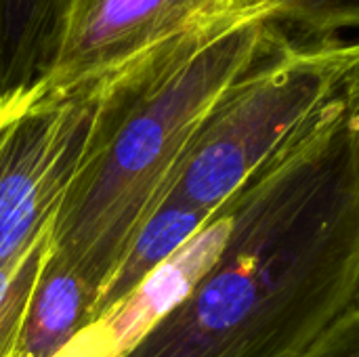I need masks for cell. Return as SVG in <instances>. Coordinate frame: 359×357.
Returning <instances> with one entry per match:
<instances>
[{"instance_id": "4fadbf2b", "label": "cell", "mask_w": 359, "mask_h": 357, "mask_svg": "<svg viewBox=\"0 0 359 357\" xmlns=\"http://www.w3.org/2000/svg\"><path fill=\"white\" fill-rule=\"evenodd\" d=\"M351 305H355V307H359V286H358V295H355V299H353V303Z\"/></svg>"}, {"instance_id": "8fae6325", "label": "cell", "mask_w": 359, "mask_h": 357, "mask_svg": "<svg viewBox=\"0 0 359 357\" xmlns=\"http://www.w3.org/2000/svg\"><path fill=\"white\" fill-rule=\"evenodd\" d=\"M301 357H359V307L349 305Z\"/></svg>"}, {"instance_id": "277c9868", "label": "cell", "mask_w": 359, "mask_h": 357, "mask_svg": "<svg viewBox=\"0 0 359 357\" xmlns=\"http://www.w3.org/2000/svg\"><path fill=\"white\" fill-rule=\"evenodd\" d=\"M109 74L42 76L0 97V261L23 252L53 225L95 156Z\"/></svg>"}, {"instance_id": "30bf717a", "label": "cell", "mask_w": 359, "mask_h": 357, "mask_svg": "<svg viewBox=\"0 0 359 357\" xmlns=\"http://www.w3.org/2000/svg\"><path fill=\"white\" fill-rule=\"evenodd\" d=\"M273 21L292 25L297 36H339L359 29V0H278Z\"/></svg>"}, {"instance_id": "8992f818", "label": "cell", "mask_w": 359, "mask_h": 357, "mask_svg": "<svg viewBox=\"0 0 359 357\" xmlns=\"http://www.w3.org/2000/svg\"><path fill=\"white\" fill-rule=\"evenodd\" d=\"M212 217L215 215L181 202H166L143 227L116 274L97 290L90 324L116 316L166 261L210 223Z\"/></svg>"}, {"instance_id": "52a82bcc", "label": "cell", "mask_w": 359, "mask_h": 357, "mask_svg": "<svg viewBox=\"0 0 359 357\" xmlns=\"http://www.w3.org/2000/svg\"><path fill=\"white\" fill-rule=\"evenodd\" d=\"M97 290L63 265L48 261L13 357H55L90 326Z\"/></svg>"}, {"instance_id": "5b68a950", "label": "cell", "mask_w": 359, "mask_h": 357, "mask_svg": "<svg viewBox=\"0 0 359 357\" xmlns=\"http://www.w3.org/2000/svg\"><path fill=\"white\" fill-rule=\"evenodd\" d=\"M278 0H67L46 78L109 74L181 38L271 19Z\"/></svg>"}, {"instance_id": "ba28073f", "label": "cell", "mask_w": 359, "mask_h": 357, "mask_svg": "<svg viewBox=\"0 0 359 357\" xmlns=\"http://www.w3.org/2000/svg\"><path fill=\"white\" fill-rule=\"evenodd\" d=\"M65 2L0 0V97L46 74Z\"/></svg>"}, {"instance_id": "3957f363", "label": "cell", "mask_w": 359, "mask_h": 357, "mask_svg": "<svg viewBox=\"0 0 359 357\" xmlns=\"http://www.w3.org/2000/svg\"><path fill=\"white\" fill-rule=\"evenodd\" d=\"M359 72V40L286 29L219 99L166 202L217 215Z\"/></svg>"}, {"instance_id": "6da1fadb", "label": "cell", "mask_w": 359, "mask_h": 357, "mask_svg": "<svg viewBox=\"0 0 359 357\" xmlns=\"http://www.w3.org/2000/svg\"><path fill=\"white\" fill-rule=\"evenodd\" d=\"M359 286V72L229 200L204 276L122 357H301Z\"/></svg>"}, {"instance_id": "7a4b0ae2", "label": "cell", "mask_w": 359, "mask_h": 357, "mask_svg": "<svg viewBox=\"0 0 359 357\" xmlns=\"http://www.w3.org/2000/svg\"><path fill=\"white\" fill-rule=\"evenodd\" d=\"M282 32L257 19L162 44L114 69L101 143L53 221L50 261L99 290L166 204L212 107Z\"/></svg>"}, {"instance_id": "9c48e42d", "label": "cell", "mask_w": 359, "mask_h": 357, "mask_svg": "<svg viewBox=\"0 0 359 357\" xmlns=\"http://www.w3.org/2000/svg\"><path fill=\"white\" fill-rule=\"evenodd\" d=\"M53 257V225L23 252L0 261V357L17 351L25 318Z\"/></svg>"}, {"instance_id": "7c38bea8", "label": "cell", "mask_w": 359, "mask_h": 357, "mask_svg": "<svg viewBox=\"0 0 359 357\" xmlns=\"http://www.w3.org/2000/svg\"><path fill=\"white\" fill-rule=\"evenodd\" d=\"M55 357H90V353H88L84 347H80V345L72 343V345H67L63 351H59Z\"/></svg>"}]
</instances>
